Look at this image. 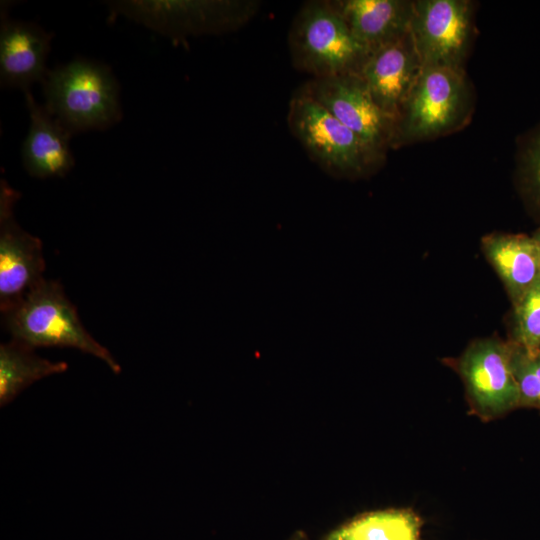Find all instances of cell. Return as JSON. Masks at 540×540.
<instances>
[{
  "label": "cell",
  "mask_w": 540,
  "mask_h": 540,
  "mask_svg": "<svg viewBox=\"0 0 540 540\" xmlns=\"http://www.w3.org/2000/svg\"><path fill=\"white\" fill-rule=\"evenodd\" d=\"M354 37L369 51L409 30L412 4L398 0L333 1Z\"/></svg>",
  "instance_id": "9a60e30c"
},
{
  "label": "cell",
  "mask_w": 540,
  "mask_h": 540,
  "mask_svg": "<svg viewBox=\"0 0 540 540\" xmlns=\"http://www.w3.org/2000/svg\"><path fill=\"white\" fill-rule=\"evenodd\" d=\"M511 367L519 391V406L540 409V351L530 352L509 342Z\"/></svg>",
  "instance_id": "d6986e66"
},
{
  "label": "cell",
  "mask_w": 540,
  "mask_h": 540,
  "mask_svg": "<svg viewBox=\"0 0 540 540\" xmlns=\"http://www.w3.org/2000/svg\"><path fill=\"white\" fill-rule=\"evenodd\" d=\"M24 94L30 125L21 149L23 166L35 178L64 177L75 164L69 144L72 135L35 101L30 90Z\"/></svg>",
  "instance_id": "4fadbf2b"
},
{
  "label": "cell",
  "mask_w": 540,
  "mask_h": 540,
  "mask_svg": "<svg viewBox=\"0 0 540 540\" xmlns=\"http://www.w3.org/2000/svg\"><path fill=\"white\" fill-rule=\"evenodd\" d=\"M287 123L308 155L333 175L361 174L380 155L300 90L290 99Z\"/></svg>",
  "instance_id": "5b68a950"
},
{
  "label": "cell",
  "mask_w": 540,
  "mask_h": 540,
  "mask_svg": "<svg viewBox=\"0 0 540 540\" xmlns=\"http://www.w3.org/2000/svg\"><path fill=\"white\" fill-rule=\"evenodd\" d=\"M293 65L313 78L358 73L369 50L352 34L333 1L306 2L289 33Z\"/></svg>",
  "instance_id": "3957f363"
},
{
  "label": "cell",
  "mask_w": 540,
  "mask_h": 540,
  "mask_svg": "<svg viewBox=\"0 0 540 540\" xmlns=\"http://www.w3.org/2000/svg\"><path fill=\"white\" fill-rule=\"evenodd\" d=\"M526 157V166L530 181L540 194V133L533 140Z\"/></svg>",
  "instance_id": "ffe728a7"
},
{
  "label": "cell",
  "mask_w": 540,
  "mask_h": 540,
  "mask_svg": "<svg viewBox=\"0 0 540 540\" xmlns=\"http://www.w3.org/2000/svg\"><path fill=\"white\" fill-rule=\"evenodd\" d=\"M290 540H308L303 532L295 533Z\"/></svg>",
  "instance_id": "44dd1931"
},
{
  "label": "cell",
  "mask_w": 540,
  "mask_h": 540,
  "mask_svg": "<svg viewBox=\"0 0 540 540\" xmlns=\"http://www.w3.org/2000/svg\"><path fill=\"white\" fill-rule=\"evenodd\" d=\"M68 369L63 361L37 355L35 349L14 339L0 345V406L11 403L34 382Z\"/></svg>",
  "instance_id": "2e32d148"
},
{
  "label": "cell",
  "mask_w": 540,
  "mask_h": 540,
  "mask_svg": "<svg viewBox=\"0 0 540 540\" xmlns=\"http://www.w3.org/2000/svg\"><path fill=\"white\" fill-rule=\"evenodd\" d=\"M421 526V518L412 510H377L348 520L321 540H420Z\"/></svg>",
  "instance_id": "e0dca14e"
},
{
  "label": "cell",
  "mask_w": 540,
  "mask_h": 540,
  "mask_svg": "<svg viewBox=\"0 0 540 540\" xmlns=\"http://www.w3.org/2000/svg\"><path fill=\"white\" fill-rule=\"evenodd\" d=\"M42 86L44 106L71 135L106 130L122 118L118 81L102 63L75 59L49 70Z\"/></svg>",
  "instance_id": "6da1fadb"
},
{
  "label": "cell",
  "mask_w": 540,
  "mask_h": 540,
  "mask_svg": "<svg viewBox=\"0 0 540 540\" xmlns=\"http://www.w3.org/2000/svg\"><path fill=\"white\" fill-rule=\"evenodd\" d=\"M513 341L530 352L540 349V276L514 305Z\"/></svg>",
  "instance_id": "ac0fdd59"
},
{
  "label": "cell",
  "mask_w": 540,
  "mask_h": 540,
  "mask_svg": "<svg viewBox=\"0 0 540 540\" xmlns=\"http://www.w3.org/2000/svg\"><path fill=\"white\" fill-rule=\"evenodd\" d=\"M52 33L33 22L1 18L0 83L2 87L19 88L24 92L36 82L43 83L49 69L47 56Z\"/></svg>",
  "instance_id": "7c38bea8"
},
{
  "label": "cell",
  "mask_w": 540,
  "mask_h": 540,
  "mask_svg": "<svg viewBox=\"0 0 540 540\" xmlns=\"http://www.w3.org/2000/svg\"><path fill=\"white\" fill-rule=\"evenodd\" d=\"M471 32L470 5L461 0L412 4L409 33L422 65L458 66Z\"/></svg>",
  "instance_id": "30bf717a"
},
{
  "label": "cell",
  "mask_w": 540,
  "mask_h": 540,
  "mask_svg": "<svg viewBox=\"0 0 540 540\" xmlns=\"http://www.w3.org/2000/svg\"><path fill=\"white\" fill-rule=\"evenodd\" d=\"M481 247L516 305L540 276V251L535 239L492 233L482 238Z\"/></svg>",
  "instance_id": "5bb4252c"
},
{
  "label": "cell",
  "mask_w": 540,
  "mask_h": 540,
  "mask_svg": "<svg viewBox=\"0 0 540 540\" xmlns=\"http://www.w3.org/2000/svg\"><path fill=\"white\" fill-rule=\"evenodd\" d=\"M464 96V76L458 66L422 65L392 140L425 138L447 130L459 116Z\"/></svg>",
  "instance_id": "8992f818"
},
{
  "label": "cell",
  "mask_w": 540,
  "mask_h": 540,
  "mask_svg": "<svg viewBox=\"0 0 540 540\" xmlns=\"http://www.w3.org/2000/svg\"><path fill=\"white\" fill-rule=\"evenodd\" d=\"M539 351H540V349H539Z\"/></svg>",
  "instance_id": "603a6c76"
},
{
  "label": "cell",
  "mask_w": 540,
  "mask_h": 540,
  "mask_svg": "<svg viewBox=\"0 0 540 540\" xmlns=\"http://www.w3.org/2000/svg\"><path fill=\"white\" fill-rule=\"evenodd\" d=\"M421 69L422 63L408 30L371 50L358 74L376 104L396 122Z\"/></svg>",
  "instance_id": "8fae6325"
},
{
  "label": "cell",
  "mask_w": 540,
  "mask_h": 540,
  "mask_svg": "<svg viewBox=\"0 0 540 540\" xmlns=\"http://www.w3.org/2000/svg\"><path fill=\"white\" fill-rule=\"evenodd\" d=\"M11 339L37 347L74 348L97 357L115 373L121 366L109 350L85 329L77 308L56 280L43 279L23 299L2 313Z\"/></svg>",
  "instance_id": "7a4b0ae2"
},
{
  "label": "cell",
  "mask_w": 540,
  "mask_h": 540,
  "mask_svg": "<svg viewBox=\"0 0 540 540\" xmlns=\"http://www.w3.org/2000/svg\"><path fill=\"white\" fill-rule=\"evenodd\" d=\"M254 0H162L109 2L113 17L123 15L171 38L237 30L257 13Z\"/></svg>",
  "instance_id": "277c9868"
},
{
  "label": "cell",
  "mask_w": 540,
  "mask_h": 540,
  "mask_svg": "<svg viewBox=\"0 0 540 540\" xmlns=\"http://www.w3.org/2000/svg\"><path fill=\"white\" fill-rule=\"evenodd\" d=\"M458 371L471 406L481 418L494 419L519 407L509 342L497 338L472 342L459 359Z\"/></svg>",
  "instance_id": "52a82bcc"
},
{
  "label": "cell",
  "mask_w": 540,
  "mask_h": 540,
  "mask_svg": "<svg viewBox=\"0 0 540 540\" xmlns=\"http://www.w3.org/2000/svg\"><path fill=\"white\" fill-rule=\"evenodd\" d=\"M300 91L322 105L378 154L392 140L395 120L376 104L358 73L312 78Z\"/></svg>",
  "instance_id": "ba28073f"
},
{
  "label": "cell",
  "mask_w": 540,
  "mask_h": 540,
  "mask_svg": "<svg viewBox=\"0 0 540 540\" xmlns=\"http://www.w3.org/2000/svg\"><path fill=\"white\" fill-rule=\"evenodd\" d=\"M20 193L5 179L0 182V311L18 304L44 278L41 240L16 222L14 207Z\"/></svg>",
  "instance_id": "9c48e42d"
},
{
  "label": "cell",
  "mask_w": 540,
  "mask_h": 540,
  "mask_svg": "<svg viewBox=\"0 0 540 540\" xmlns=\"http://www.w3.org/2000/svg\"><path fill=\"white\" fill-rule=\"evenodd\" d=\"M533 238L535 239L538 247H539V251H540V229H538L535 234L533 235Z\"/></svg>",
  "instance_id": "7402d4cb"
}]
</instances>
